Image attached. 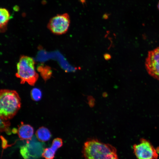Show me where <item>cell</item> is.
<instances>
[{
    "instance_id": "10",
    "label": "cell",
    "mask_w": 159,
    "mask_h": 159,
    "mask_svg": "<svg viewBox=\"0 0 159 159\" xmlns=\"http://www.w3.org/2000/svg\"><path fill=\"white\" fill-rule=\"evenodd\" d=\"M56 152V151L51 147L44 149L42 156L45 159H53L54 157Z\"/></svg>"
},
{
    "instance_id": "2",
    "label": "cell",
    "mask_w": 159,
    "mask_h": 159,
    "mask_svg": "<svg viewBox=\"0 0 159 159\" xmlns=\"http://www.w3.org/2000/svg\"><path fill=\"white\" fill-rule=\"evenodd\" d=\"M21 99L16 91L1 89L0 91V118L9 120L17 113L21 107Z\"/></svg>"
},
{
    "instance_id": "17",
    "label": "cell",
    "mask_w": 159,
    "mask_h": 159,
    "mask_svg": "<svg viewBox=\"0 0 159 159\" xmlns=\"http://www.w3.org/2000/svg\"><path fill=\"white\" fill-rule=\"evenodd\" d=\"M157 7L158 10H159V1L157 5Z\"/></svg>"
},
{
    "instance_id": "14",
    "label": "cell",
    "mask_w": 159,
    "mask_h": 159,
    "mask_svg": "<svg viewBox=\"0 0 159 159\" xmlns=\"http://www.w3.org/2000/svg\"><path fill=\"white\" fill-rule=\"evenodd\" d=\"M20 153L25 159L28 158L29 156V153L27 146H24L21 147L20 148Z\"/></svg>"
},
{
    "instance_id": "4",
    "label": "cell",
    "mask_w": 159,
    "mask_h": 159,
    "mask_svg": "<svg viewBox=\"0 0 159 159\" xmlns=\"http://www.w3.org/2000/svg\"><path fill=\"white\" fill-rule=\"evenodd\" d=\"M70 24L69 15L65 13L58 14L51 18L47 24V27L52 33L62 35L67 32Z\"/></svg>"
},
{
    "instance_id": "9",
    "label": "cell",
    "mask_w": 159,
    "mask_h": 159,
    "mask_svg": "<svg viewBox=\"0 0 159 159\" xmlns=\"http://www.w3.org/2000/svg\"><path fill=\"white\" fill-rule=\"evenodd\" d=\"M36 135L39 141L45 142L48 141L50 139L51 134L48 129L46 127H42L37 130Z\"/></svg>"
},
{
    "instance_id": "13",
    "label": "cell",
    "mask_w": 159,
    "mask_h": 159,
    "mask_svg": "<svg viewBox=\"0 0 159 159\" xmlns=\"http://www.w3.org/2000/svg\"><path fill=\"white\" fill-rule=\"evenodd\" d=\"M63 143V141L61 138H57L53 140L51 147L56 151L62 145Z\"/></svg>"
},
{
    "instance_id": "11",
    "label": "cell",
    "mask_w": 159,
    "mask_h": 159,
    "mask_svg": "<svg viewBox=\"0 0 159 159\" xmlns=\"http://www.w3.org/2000/svg\"><path fill=\"white\" fill-rule=\"evenodd\" d=\"M9 120H6L0 118V131L1 132H5L7 134L11 133L9 128L10 123Z\"/></svg>"
},
{
    "instance_id": "15",
    "label": "cell",
    "mask_w": 159,
    "mask_h": 159,
    "mask_svg": "<svg viewBox=\"0 0 159 159\" xmlns=\"http://www.w3.org/2000/svg\"><path fill=\"white\" fill-rule=\"evenodd\" d=\"M1 138L2 141V148L5 149L9 147L10 145L7 144L6 140L3 136H1Z\"/></svg>"
},
{
    "instance_id": "5",
    "label": "cell",
    "mask_w": 159,
    "mask_h": 159,
    "mask_svg": "<svg viewBox=\"0 0 159 159\" xmlns=\"http://www.w3.org/2000/svg\"><path fill=\"white\" fill-rule=\"evenodd\" d=\"M135 155L138 159H157L158 155L151 144L145 139H141L139 143L133 146Z\"/></svg>"
},
{
    "instance_id": "7",
    "label": "cell",
    "mask_w": 159,
    "mask_h": 159,
    "mask_svg": "<svg viewBox=\"0 0 159 159\" xmlns=\"http://www.w3.org/2000/svg\"><path fill=\"white\" fill-rule=\"evenodd\" d=\"M17 133L20 139L28 140L32 138L34 130L30 125L25 124L21 122L20 125L19 126Z\"/></svg>"
},
{
    "instance_id": "12",
    "label": "cell",
    "mask_w": 159,
    "mask_h": 159,
    "mask_svg": "<svg viewBox=\"0 0 159 159\" xmlns=\"http://www.w3.org/2000/svg\"><path fill=\"white\" fill-rule=\"evenodd\" d=\"M42 93L41 91L39 89L34 88L31 91V97L34 101H38L42 97Z\"/></svg>"
},
{
    "instance_id": "6",
    "label": "cell",
    "mask_w": 159,
    "mask_h": 159,
    "mask_svg": "<svg viewBox=\"0 0 159 159\" xmlns=\"http://www.w3.org/2000/svg\"><path fill=\"white\" fill-rule=\"evenodd\" d=\"M145 64L149 74L159 80V46L148 52Z\"/></svg>"
},
{
    "instance_id": "1",
    "label": "cell",
    "mask_w": 159,
    "mask_h": 159,
    "mask_svg": "<svg viewBox=\"0 0 159 159\" xmlns=\"http://www.w3.org/2000/svg\"><path fill=\"white\" fill-rule=\"evenodd\" d=\"M82 153L85 159H118L114 147L97 139H90L86 141Z\"/></svg>"
},
{
    "instance_id": "8",
    "label": "cell",
    "mask_w": 159,
    "mask_h": 159,
    "mask_svg": "<svg viewBox=\"0 0 159 159\" xmlns=\"http://www.w3.org/2000/svg\"><path fill=\"white\" fill-rule=\"evenodd\" d=\"M0 32L3 33L7 29V24L10 19V15L9 11L5 8H0Z\"/></svg>"
},
{
    "instance_id": "3",
    "label": "cell",
    "mask_w": 159,
    "mask_h": 159,
    "mask_svg": "<svg viewBox=\"0 0 159 159\" xmlns=\"http://www.w3.org/2000/svg\"><path fill=\"white\" fill-rule=\"evenodd\" d=\"M34 64L33 58L24 55L20 57L16 65L15 76L20 79L21 84L26 82L30 85H34L39 77L36 72Z\"/></svg>"
},
{
    "instance_id": "16",
    "label": "cell",
    "mask_w": 159,
    "mask_h": 159,
    "mask_svg": "<svg viewBox=\"0 0 159 159\" xmlns=\"http://www.w3.org/2000/svg\"><path fill=\"white\" fill-rule=\"evenodd\" d=\"M14 10L15 11H18L19 10V7L17 6H15L14 7Z\"/></svg>"
}]
</instances>
